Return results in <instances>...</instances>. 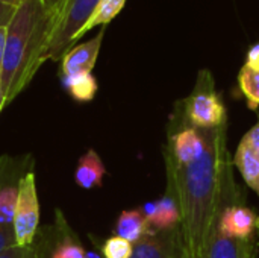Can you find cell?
Returning a JSON list of instances; mask_svg holds the SVG:
<instances>
[{
    "instance_id": "25",
    "label": "cell",
    "mask_w": 259,
    "mask_h": 258,
    "mask_svg": "<svg viewBox=\"0 0 259 258\" xmlns=\"http://www.w3.org/2000/svg\"><path fill=\"white\" fill-rule=\"evenodd\" d=\"M5 41H6V27L0 29V76L3 67V53H5Z\"/></svg>"
},
{
    "instance_id": "13",
    "label": "cell",
    "mask_w": 259,
    "mask_h": 258,
    "mask_svg": "<svg viewBox=\"0 0 259 258\" xmlns=\"http://www.w3.org/2000/svg\"><path fill=\"white\" fill-rule=\"evenodd\" d=\"M150 233H153V230L149 227L141 208L121 211L114 227V236H118L132 245L138 243Z\"/></svg>"
},
{
    "instance_id": "9",
    "label": "cell",
    "mask_w": 259,
    "mask_h": 258,
    "mask_svg": "<svg viewBox=\"0 0 259 258\" xmlns=\"http://www.w3.org/2000/svg\"><path fill=\"white\" fill-rule=\"evenodd\" d=\"M215 228L220 234L231 239H250L255 237L259 228V216L241 202L232 204L222 211Z\"/></svg>"
},
{
    "instance_id": "7",
    "label": "cell",
    "mask_w": 259,
    "mask_h": 258,
    "mask_svg": "<svg viewBox=\"0 0 259 258\" xmlns=\"http://www.w3.org/2000/svg\"><path fill=\"white\" fill-rule=\"evenodd\" d=\"M182 227L168 231H153L134 245L131 258H181L185 252Z\"/></svg>"
},
{
    "instance_id": "21",
    "label": "cell",
    "mask_w": 259,
    "mask_h": 258,
    "mask_svg": "<svg viewBox=\"0 0 259 258\" xmlns=\"http://www.w3.org/2000/svg\"><path fill=\"white\" fill-rule=\"evenodd\" d=\"M15 12H17V6L9 5L5 0H0V29L8 27V24L14 18Z\"/></svg>"
},
{
    "instance_id": "17",
    "label": "cell",
    "mask_w": 259,
    "mask_h": 258,
    "mask_svg": "<svg viewBox=\"0 0 259 258\" xmlns=\"http://www.w3.org/2000/svg\"><path fill=\"white\" fill-rule=\"evenodd\" d=\"M238 85L247 99L249 108L255 111L259 106V70L244 64L238 73Z\"/></svg>"
},
{
    "instance_id": "15",
    "label": "cell",
    "mask_w": 259,
    "mask_h": 258,
    "mask_svg": "<svg viewBox=\"0 0 259 258\" xmlns=\"http://www.w3.org/2000/svg\"><path fill=\"white\" fill-rule=\"evenodd\" d=\"M62 84L65 90L68 91V94L76 102H80V103L91 102L96 97L97 90H99V84L91 73L73 76V78H62Z\"/></svg>"
},
{
    "instance_id": "1",
    "label": "cell",
    "mask_w": 259,
    "mask_h": 258,
    "mask_svg": "<svg viewBox=\"0 0 259 258\" xmlns=\"http://www.w3.org/2000/svg\"><path fill=\"white\" fill-rule=\"evenodd\" d=\"M205 151L187 164L165 163L167 192L181 210L184 243L191 258H203L211 231L222 211L241 202L232 176L228 151V123L202 129Z\"/></svg>"
},
{
    "instance_id": "4",
    "label": "cell",
    "mask_w": 259,
    "mask_h": 258,
    "mask_svg": "<svg viewBox=\"0 0 259 258\" xmlns=\"http://www.w3.org/2000/svg\"><path fill=\"white\" fill-rule=\"evenodd\" d=\"M100 0H70L65 12L62 14L52 43L49 46L47 59L61 61L64 53L73 47V44L79 40V33L96 6Z\"/></svg>"
},
{
    "instance_id": "5",
    "label": "cell",
    "mask_w": 259,
    "mask_h": 258,
    "mask_svg": "<svg viewBox=\"0 0 259 258\" xmlns=\"http://www.w3.org/2000/svg\"><path fill=\"white\" fill-rule=\"evenodd\" d=\"M39 230V201L35 173L29 172L20 182L18 201L14 214L17 246H32Z\"/></svg>"
},
{
    "instance_id": "26",
    "label": "cell",
    "mask_w": 259,
    "mask_h": 258,
    "mask_svg": "<svg viewBox=\"0 0 259 258\" xmlns=\"http://www.w3.org/2000/svg\"><path fill=\"white\" fill-rule=\"evenodd\" d=\"M6 106V99H5V91H3V87L0 84V111Z\"/></svg>"
},
{
    "instance_id": "22",
    "label": "cell",
    "mask_w": 259,
    "mask_h": 258,
    "mask_svg": "<svg viewBox=\"0 0 259 258\" xmlns=\"http://www.w3.org/2000/svg\"><path fill=\"white\" fill-rule=\"evenodd\" d=\"M243 140L250 146V149L259 157V120L258 123H255L243 137Z\"/></svg>"
},
{
    "instance_id": "27",
    "label": "cell",
    "mask_w": 259,
    "mask_h": 258,
    "mask_svg": "<svg viewBox=\"0 0 259 258\" xmlns=\"http://www.w3.org/2000/svg\"><path fill=\"white\" fill-rule=\"evenodd\" d=\"M6 3H9V5H14V6H18L23 0H5Z\"/></svg>"
},
{
    "instance_id": "24",
    "label": "cell",
    "mask_w": 259,
    "mask_h": 258,
    "mask_svg": "<svg viewBox=\"0 0 259 258\" xmlns=\"http://www.w3.org/2000/svg\"><path fill=\"white\" fill-rule=\"evenodd\" d=\"M246 65L259 70V43H256L255 46H252L247 52V56H246Z\"/></svg>"
},
{
    "instance_id": "18",
    "label": "cell",
    "mask_w": 259,
    "mask_h": 258,
    "mask_svg": "<svg viewBox=\"0 0 259 258\" xmlns=\"http://www.w3.org/2000/svg\"><path fill=\"white\" fill-rule=\"evenodd\" d=\"M100 251L103 258H131L134 245L118 236H112L103 242Z\"/></svg>"
},
{
    "instance_id": "10",
    "label": "cell",
    "mask_w": 259,
    "mask_h": 258,
    "mask_svg": "<svg viewBox=\"0 0 259 258\" xmlns=\"http://www.w3.org/2000/svg\"><path fill=\"white\" fill-rule=\"evenodd\" d=\"M258 249L256 237L231 239L214 228L206 243L203 258H256Z\"/></svg>"
},
{
    "instance_id": "20",
    "label": "cell",
    "mask_w": 259,
    "mask_h": 258,
    "mask_svg": "<svg viewBox=\"0 0 259 258\" xmlns=\"http://www.w3.org/2000/svg\"><path fill=\"white\" fill-rule=\"evenodd\" d=\"M0 258H36L33 246H12L5 251Z\"/></svg>"
},
{
    "instance_id": "14",
    "label": "cell",
    "mask_w": 259,
    "mask_h": 258,
    "mask_svg": "<svg viewBox=\"0 0 259 258\" xmlns=\"http://www.w3.org/2000/svg\"><path fill=\"white\" fill-rule=\"evenodd\" d=\"M232 164L238 169L247 187L259 196V157L243 138L232 158Z\"/></svg>"
},
{
    "instance_id": "11",
    "label": "cell",
    "mask_w": 259,
    "mask_h": 258,
    "mask_svg": "<svg viewBox=\"0 0 259 258\" xmlns=\"http://www.w3.org/2000/svg\"><path fill=\"white\" fill-rule=\"evenodd\" d=\"M141 211L153 231H168L181 225V210L176 199L165 193L158 201L147 202L141 207Z\"/></svg>"
},
{
    "instance_id": "19",
    "label": "cell",
    "mask_w": 259,
    "mask_h": 258,
    "mask_svg": "<svg viewBox=\"0 0 259 258\" xmlns=\"http://www.w3.org/2000/svg\"><path fill=\"white\" fill-rule=\"evenodd\" d=\"M17 246V239L14 233V227L0 225V255L9 248Z\"/></svg>"
},
{
    "instance_id": "8",
    "label": "cell",
    "mask_w": 259,
    "mask_h": 258,
    "mask_svg": "<svg viewBox=\"0 0 259 258\" xmlns=\"http://www.w3.org/2000/svg\"><path fill=\"white\" fill-rule=\"evenodd\" d=\"M105 27H102V30L93 36L91 40L73 46L71 49H68L62 59H61V76L62 78H73V76H79V75H87L91 73L97 58H99V52L102 47V41L105 36Z\"/></svg>"
},
{
    "instance_id": "16",
    "label": "cell",
    "mask_w": 259,
    "mask_h": 258,
    "mask_svg": "<svg viewBox=\"0 0 259 258\" xmlns=\"http://www.w3.org/2000/svg\"><path fill=\"white\" fill-rule=\"evenodd\" d=\"M124 5H126V0H100L94 9V12L91 14V17L82 27L79 38H82L87 32H90L96 26L103 27V26L109 24L120 14V11L123 9Z\"/></svg>"
},
{
    "instance_id": "23",
    "label": "cell",
    "mask_w": 259,
    "mask_h": 258,
    "mask_svg": "<svg viewBox=\"0 0 259 258\" xmlns=\"http://www.w3.org/2000/svg\"><path fill=\"white\" fill-rule=\"evenodd\" d=\"M41 2H42V5H44L50 12L56 14V15L59 17V20H61L62 14L65 12L67 6H68V3H70V0H41Z\"/></svg>"
},
{
    "instance_id": "28",
    "label": "cell",
    "mask_w": 259,
    "mask_h": 258,
    "mask_svg": "<svg viewBox=\"0 0 259 258\" xmlns=\"http://www.w3.org/2000/svg\"><path fill=\"white\" fill-rule=\"evenodd\" d=\"M181 258H191V257H190V255H188V252L185 251V252H184V255H182V257H181Z\"/></svg>"
},
{
    "instance_id": "2",
    "label": "cell",
    "mask_w": 259,
    "mask_h": 258,
    "mask_svg": "<svg viewBox=\"0 0 259 258\" xmlns=\"http://www.w3.org/2000/svg\"><path fill=\"white\" fill-rule=\"evenodd\" d=\"M58 23L59 17L50 12L41 0H23L17 6V12L6 27L0 76L6 105L30 84L47 61Z\"/></svg>"
},
{
    "instance_id": "3",
    "label": "cell",
    "mask_w": 259,
    "mask_h": 258,
    "mask_svg": "<svg viewBox=\"0 0 259 258\" xmlns=\"http://www.w3.org/2000/svg\"><path fill=\"white\" fill-rule=\"evenodd\" d=\"M178 105L187 123L197 129H214L228 123L225 102L215 90L212 73L206 68L199 71L193 91Z\"/></svg>"
},
{
    "instance_id": "6",
    "label": "cell",
    "mask_w": 259,
    "mask_h": 258,
    "mask_svg": "<svg viewBox=\"0 0 259 258\" xmlns=\"http://www.w3.org/2000/svg\"><path fill=\"white\" fill-rule=\"evenodd\" d=\"M32 167L33 160L29 155L20 158L0 157V225L14 227L20 182L32 172Z\"/></svg>"
},
{
    "instance_id": "12",
    "label": "cell",
    "mask_w": 259,
    "mask_h": 258,
    "mask_svg": "<svg viewBox=\"0 0 259 258\" xmlns=\"http://www.w3.org/2000/svg\"><path fill=\"white\" fill-rule=\"evenodd\" d=\"M106 175V167L100 155L94 149H88L77 161L74 172V182L83 190H91L102 187L103 178Z\"/></svg>"
}]
</instances>
